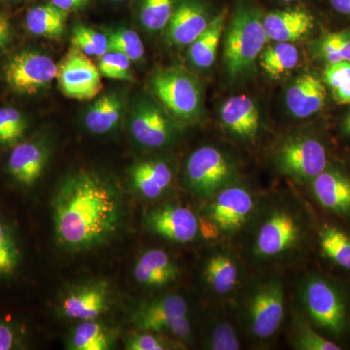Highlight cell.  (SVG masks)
I'll list each match as a JSON object with an SVG mask.
<instances>
[{
    "label": "cell",
    "instance_id": "9a60e30c",
    "mask_svg": "<svg viewBox=\"0 0 350 350\" xmlns=\"http://www.w3.org/2000/svg\"><path fill=\"white\" fill-rule=\"evenodd\" d=\"M254 207L252 195L241 186L219 191L206 209L209 221L224 234H234L246 222Z\"/></svg>",
    "mask_w": 350,
    "mask_h": 350
},
{
    "label": "cell",
    "instance_id": "5bb4252c",
    "mask_svg": "<svg viewBox=\"0 0 350 350\" xmlns=\"http://www.w3.org/2000/svg\"><path fill=\"white\" fill-rule=\"evenodd\" d=\"M248 321L253 335L261 340L273 337L284 317L282 282L269 280L255 288L248 301Z\"/></svg>",
    "mask_w": 350,
    "mask_h": 350
},
{
    "label": "cell",
    "instance_id": "44dd1931",
    "mask_svg": "<svg viewBox=\"0 0 350 350\" xmlns=\"http://www.w3.org/2000/svg\"><path fill=\"white\" fill-rule=\"evenodd\" d=\"M221 121L232 135L245 140H252L259 133L261 118L256 103L246 94L232 96L223 103Z\"/></svg>",
    "mask_w": 350,
    "mask_h": 350
},
{
    "label": "cell",
    "instance_id": "ffe728a7",
    "mask_svg": "<svg viewBox=\"0 0 350 350\" xmlns=\"http://www.w3.org/2000/svg\"><path fill=\"white\" fill-rule=\"evenodd\" d=\"M262 23L267 36L275 42L300 40L314 27V18L305 9L271 11L264 15Z\"/></svg>",
    "mask_w": 350,
    "mask_h": 350
},
{
    "label": "cell",
    "instance_id": "8d00e7d4",
    "mask_svg": "<svg viewBox=\"0 0 350 350\" xmlns=\"http://www.w3.org/2000/svg\"><path fill=\"white\" fill-rule=\"evenodd\" d=\"M319 49L327 64L350 62V29L327 34Z\"/></svg>",
    "mask_w": 350,
    "mask_h": 350
},
{
    "label": "cell",
    "instance_id": "d6986e66",
    "mask_svg": "<svg viewBox=\"0 0 350 350\" xmlns=\"http://www.w3.org/2000/svg\"><path fill=\"white\" fill-rule=\"evenodd\" d=\"M131 187L140 197L157 200L162 197L174 180L172 165L163 159L139 161L131 167Z\"/></svg>",
    "mask_w": 350,
    "mask_h": 350
},
{
    "label": "cell",
    "instance_id": "7dc6e473",
    "mask_svg": "<svg viewBox=\"0 0 350 350\" xmlns=\"http://www.w3.org/2000/svg\"><path fill=\"white\" fill-rule=\"evenodd\" d=\"M344 131L347 135L350 137V110L349 114L345 117L344 122Z\"/></svg>",
    "mask_w": 350,
    "mask_h": 350
},
{
    "label": "cell",
    "instance_id": "d4e9b609",
    "mask_svg": "<svg viewBox=\"0 0 350 350\" xmlns=\"http://www.w3.org/2000/svg\"><path fill=\"white\" fill-rule=\"evenodd\" d=\"M314 197L333 213H350V180L337 170H324L312 179Z\"/></svg>",
    "mask_w": 350,
    "mask_h": 350
},
{
    "label": "cell",
    "instance_id": "bcb514c9",
    "mask_svg": "<svg viewBox=\"0 0 350 350\" xmlns=\"http://www.w3.org/2000/svg\"><path fill=\"white\" fill-rule=\"evenodd\" d=\"M332 8L342 15H350V0H330Z\"/></svg>",
    "mask_w": 350,
    "mask_h": 350
},
{
    "label": "cell",
    "instance_id": "60d3db41",
    "mask_svg": "<svg viewBox=\"0 0 350 350\" xmlns=\"http://www.w3.org/2000/svg\"><path fill=\"white\" fill-rule=\"evenodd\" d=\"M0 126L12 137L15 144L24 139L27 129V120L14 107L0 108Z\"/></svg>",
    "mask_w": 350,
    "mask_h": 350
},
{
    "label": "cell",
    "instance_id": "2e32d148",
    "mask_svg": "<svg viewBox=\"0 0 350 350\" xmlns=\"http://www.w3.org/2000/svg\"><path fill=\"white\" fill-rule=\"evenodd\" d=\"M144 224L152 234L178 243L194 241L199 232L196 214L178 204H163L151 209L146 214Z\"/></svg>",
    "mask_w": 350,
    "mask_h": 350
},
{
    "label": "cell",
    "instance_id": "7402d4cb",
    "mask_svg": "<svg viewBox=\"0 0 350 350\" xmlns=\"http://www.w3.org/2000/svg\"><path fill=\"white\" fill-rule=\"evenodd\" d=\"M325 100V86L319 78L310 73L297 77L285 94L288 109L301 119L308 118L321 110Z\"/></svg>",
    "mask_w": 350,
    "mask_h": 350
},
{
    "label": "cell",
    "instance_id": "c3c4849f",
    "mask_svg": "<svg viewBox=\"0 0 350 350\" xmlns=\"http://www.w3.org/2000/svg\"><path fill=\"white\" fill-rule=\"evenodd\" d=\"M282 1H284V2H292V1H295V0H282Z\"/></svg>",
    "mask_w": 350,
    "mask_h": 350
},
{
    "label": "cell",
    "instance_id": "e0dca14e",
    "mask_svg": "<svg viewBox=\"0 0 350 350\" xmlns=\"http://www.w3.org/2000/svg\"><path fill=\"white\" fill-rule=\"evenodd\" d=\"M213 17L202 0H177L167 27V41L177 47L191 45L206 31Z\"/></svg>",
    "mask_w": 350,
    "mask_h": 350
},
{
    "label": "cell",
    "instance_id": "1f68e13d",
    "mask_svg": "<svg viewBox=\"0 0 350 350\" xmlns=\"http://www.w3.org/2000/svg\"><path fill=\"white\" fill-rule=\"evenodd\" d=\"M177 0H142L139 20L142 27L149 32L167 29Z\"/></svg>",
    "mask_w": 350,
    "mask_h": 350
},
{
    "label": "cell",
    "instance_id": "7c38bea8",
    "mask_svg": "<svg viewBox=\"0 0 350 350\" xmlns=\"http://www.w3.org/2000/svg\"><path fill=\"white\" fill-rule=\"evenodd\" d=\"M275 160L283 174L299 181L312 180L327 167L323 144L310 137L287 139L276 153Z\"/></svg>",
    "mask_w": 350,
    "mask_h": 350
},
{
    "label": "cell",
    "instance_id": "9c48e42d",
    "mask_svg": "<svg viewBox=\"0 0 350 350\" xmlns=\"http://www.w3.org/2000/svg\"><path fill=\"white\" fill-rule=\"evenodd\" d=\"M234 175L231 161L213 146H202L189 156L184 170L186 187L200 197L217 194Z\"/></svg>",
    "mask_w": 350,
    "mask_h": 350
},
{
    "label": "cell",
    "instance_id": "836d02e7",
    "mask_svg": "<svg viewBox=\"0 0 350 350\" xmlns=\"http://www.w3.org/2000/svg\"><path fill=\"white\" fill-rule=\"evenodd\" d=\"M71 43L88 57H100L110 51L107 36L83 25L73 27Z\"/></svg>",
    "mask_w": 350,
    "mask_h": 350
},
{
    "label": "cell",
    "instance_id": "6da1fadb",
    "mask_svg": "<svg viewBox=\"0 0 350 350\" xmlns=\"http://www.w3.org/2000/svg\"><path fill=\"white\" fill-rule=\"evenodd\" d=\"M50 208L57 245L75 253L107 245L116 238L125 215L118 186L91 170L66 175L51 197Z\"/></svg>",
    "mask_w": 350,
    "mask_h": 350
},
{
    "label": "cell",
    "instance_id": "83f0119b",
    "mask_svg": "<svg viewBox=\"0 0 350 350\" xmlns=\"http://www.w3.org/2000/svg\"><path fill=\"white\" fill-rule=\"evenodd\" d=\"M33 345V329L27 317L17 310H0V350H27Z\"/></svg>",
    "mask_w": 350,
    "mask_h": 350
},
{
    "label": "cell",
    "instance_id": "7a4b0ae2",
    "mask_svg": "<svg viewBox=\"0 0 350 350\" xmlns=\"http://www.w3.org/2000/svg\"><path fill=\"white\" fill-rule=\"evenodd\" d=\"M262 21L264 15L258 7L239 0L226 32L223 53L228 75L234 81L252 73L269 40Z\"/></svg>",
    "mask_w": 350,
    "mask_h": 350
},
{
    "label": "cell",
    "instance_id": "ac0fdd59",
    "mask_svg": "<svg viewBox=\"0 0 350 350\" xmlns=\"http://www.w3.org/2000/svg\"><path fill=\"white\" fill-rule=\"evenodd\" d=\"M300 236V224L295 216L288 211H276L260 227L255 250L259 256H278L293 247Z\"/></svg>",
    "mask_w": 350,
    "mask_h": 350
},
{
    "label": "cell",
    "instance_id": "4fadbf2b",
    "mask_svg": "<svg viewBox=\"0 0 350 350\" xmlns=\"http://www.w3.org/2000/svg\"><path fill=\"white\" fill-rule=\"evenodd\" d=\"M304 304L313 321L335 335H340L347 326V308L342 296L330 282L313 278L306 283Z\"/></svg>",
    "mask_w": 350,
    "mask_h": 350
},
{
    "label": "cell",
    "instance_id": "ba28073f",
    "mask_svg": "<svg viewBox=\"0 0 350 350\" xmlns=\"http://www.w3.org/2000/svg\"><path fill=\"white\" fill-rule=\"evenodd\" d=\"M114 291L103 278L85 280L64 288L57 298L56 310L62 319H100L112 308Z\"/></svg>",
    "mask_w": 350,
    "mask_h": 350
},
{
    "label": "cell",
    "instance_id": "8992f818",
    "mask_svg": "<svg viewBox=\"0 0 350 350\" xmlns=\"http://www.w3.org/2000/svg\"><path fill=\"white\" fill-rule=\"evenodd\" d=\"M129 131L137 144L145 148H165L176 142V122L163 105L149 96H139L133 103L128 121Z\"/></svg>",
    "mask_w": 350,
    "mask_h": 350
},
{
    "label": "cell",
    "instance_id": "ee69618b",
    "mask_svg": "<svg viewBox=\"0 0 350 350\" xmlns=\"http://www.w3.org/2000/svg\"><path fill=\"white\" fill-rule=\"evenodd\" d=\"M333 98L338 105H349L350 103V80L342 86L332 90Z\"/></svg>",
    "mask_w": 350,
    "mask_h": 350
},
{
    "label": "cell",
    "instance_id": "484cf974",
    "mask_svg": "<svg viewBox=\"0 0 350 350\" xmlns=\"http://www.w3.org/2000/svg\"><path fill=\"white\" fill-rule=\"evenodd\" d=\"M228 11L216 14L206 31L189 45L188 57L193 66L200 69H208L215 63L219 44L225 31Z\"/></svg>",
    "mask_w": 350,
    "mask_h": 350
},
{
    "label": "cell",
    "instance_id": "b9f144b4",
    "mask_svg": "<svg viewBox=\"0 0 350 350\" xmlns=\"http://www.w3.org/2000/svg\"><path fill=\"white\" fill-rule=\"evenodd\" d=\"M324 82L332 90L342 86L350 80V62H337L327 64L324 70Z\"/></svg>",
    "mask_w": 350,
    "mask_h": 350
},
{
    "label": "cell",
    "instance_id": "f6af8a7d",
    "mask_svg": "<svg viewBox=\"0 0 350 350\" xmlns=\"http://www.w3.org/2000/svg\"><path fill=\"white\" fill-rule=\"evenodd\" d=\"M11 38V23L5 14L0 13V48L5 46Z\"/></svg>",
    "mask_w": 350,
    "mask_h": 350
},
{
    "label": "cell",
    "instance_id": "8fae6325",
    "mask_svg": "<svg viewBox=\"0 0 350 350\" xmlns=\"http://www.w3.org/2000/svg\"><path fill=\"white\" fill-rule=\"evenodd\" d=\"M56 79L62 93L75 100H93L103 87L98 66L75 47L57 64Z\"/></svg>",
    "mask_w": 350,
    "mask_h": 350
},
{
    "label": "cell",
    "instance_id": "4dcf8cb0",
    "mask_svg": "<svg viewBox=\"0 0 350 350\" xmlns=\"http://www.w3.org/2000/svg\"><path fill=\"white\" fill-rule=\"evenodd\" d=\"M260 66L271 78H278L296 68L299 51L290 42H276L262 49L259 56Z\"/></svg>",
    "mask_w": 350,
    "mask_h": 350
},
{
    "label": "cell",
    "instance_id": "5b68a950",
    "mask_svg": "<svg viewBox=\"0 0 350 350\" xmlns=\"http://www.w3.org/2000/svg\"><path fill=\"white\" fill-rule=\"evenodd\" d=\"M50 160V147L40 137L20 142L14 145L3 167L7 187L14 194L25 196L42 178Z\"/></svg>",
    "mask_w": 350,
    "mask_h": 350
},
{
    "label": "cell",
    "instance_id": "52a82bcc",
    "mask_svg": "<svg viewBox=\"0 0 350 350\" xmlns=\"http://www.w3.org/2000/svg\"><path fill=\"white\" fill-rule=\"evenodd\" d=\"M0 197V293L19 286L27 271V241L19 218Z\"/></svg>",
    "mask_w": 350,
    "mask_h": 350
},
{
    "label": "cell",
    "instance_id": "30bf717a",
    "mask_svg": "<svg viewBox=\"0 0 350 350\" xmlns=\"http://www.w3.org/2000/svg\"><path fill=\"white\" fill-rule=\"evenodd\" d=\"M57 64L47 55L25 50L14 55L3 69L4 81L12 91L34 96L46 91L56 79Z\"/></svg>",
    "mask_w": 350,
    "mask_h": 350
},
{
    "label": "cell",
    "instance_id": "d590c367",
    "mask_svg": "<svg viewBox=\"0 0 350 350\" xmlns=\"http://www.w3.org/2000/svg\"><path fill=\"white\" fill-rule=\"evenodd\" d=\"M131 59L126 55L115 51H108L100 57L98 68L100 75L108 79L119 81H135V75L131 68Z\"/></svg>",
    "mask_w": 350,
    "mask_h": 350
},
{
    "label": "cell",
    "instance_id": "f35d334b",
    "mask_svg": "<svg viewBox=\"0 0 350 350\" xmlns=\"http://www.w3.org/2000/svg\"><path fill=\"white\" fill-rule=\"evenodd\" d=\"M294 347L301 350H340L338 345L334 344L313 331L306 323H301L294 337Z\"/></svg>",
    "mask_w": 350,
    "mask_h": 350
},
{
    "label": "cell",
    "instance_id": "cb8c5ba5",
    "mask_svg": "<svg viewBox=\"0 0 350 350\" xmlns=\"http://www.w3.org/2000/svg\"><path fill=\"white\" fill-rule=\"evenodd\" d=\"M119 330L98 319L78 321L69 330L66 347L69 350H111L118 342Z\"/></svg>",
    "mask_w": 350,
    "mask_h": 350
},
{
    "label": "cell",
    "instance_id": "603a6c76",
    "mask_svg": "<svg viewBox=\"0 0 350 350\" xmlns=\"http://www.w3.org/2000/svg\"><path fill=\"white\" fill-rule=\"evenodd\" d=\"M178 276L176 262L165 250L159 248L145 250L133 266V278L138 284L145 287H163Z\"/></svg>",
    "mask_w": 350,
    "mask_h": 350
},
{
    "label": "cell",
    "instance_id": "3957f363",
    "mask_svg": "<svg viewBox=\"0 0 350 350\" xmlns=\"http://www.w3.org/2000/svg\"><path fill=\"white\" fill-rule=\"evenodd\" d=\"M151 91L175 120L191 123L200 118L204 108L197 78L181 68L156 71L149 80Z\"/></svg>",
    "mask_w": 350,
    "mask_h": 350
},
{
    "label": "cell",
    "instance_id": "277c9868",
    "mask_svg": "<svg viewBox=\"0 0 350 350\" xmlns=\"http://www.w3.org/2000/svg\"><path fill=\"white\" fill-rule=\"evenodd\" d=\"M187 301L177 294L165 295L139 306L131 315V324L137 331L170 335L189 340L192 334Z\"/></svg>",
    "mask_w": 350,
    "mask_h": 350
},
{
    "label": "cell",
    "instance_id": "f546056e",
    "mask_svg": "<svg viewBox=\"0 0 350 350\" xmlns=\"http://www.w3.org/2000/svg\"><path fill=\"white\" fill-rule=\"evenodd\" d=\"M204 278L215 293L228 294L238 284L239 268L231 256L217 253L207 260Z\"/></svg>",
    "mask_w": 350,
    "mask_h": 350
},
{
    "label": "cell",
    "instance_id": "d6a6232c",
    "mask_svg": "<svg viewBox=\"0 0 350 350\" xmlns=\"http://www.w3.org/2000/svg\"><path fill=\"white\" fill-rule=\"evenodd\" d=\"M320 246L327 257L350 271V238L335 227H326L320 234Z\"/></svg>",
    "mask_w": 350,
    "mask_h": 350
},
{
    "label": "cell",
    "instance_id": "e575fe53",
    "mask_svg": "<svg viewBox=\"0 0 350 350\" xmlns=\"http://www.w3.org/2000/svg\"><path fill=\"white\" fill-rule=\"evenodd\" d=\"M110 51L126 55L131 62L144 59V45L137 31L126 27H119L107 34Z\"/></svg>",
    "mask_w": 350,
    "mask_h": 350
},
{
    "label": "cell",
    "instance_id": "4316f807",
    "mask_svg": "<svg viewBox=\"0 0 350 350\" xmlns=\"http://www.w3.org/2000/svg\"><path fill=\"white\" fill-rule=\"evenodd\" d=\"M123 112V100L116 92L103 94L85 115V126L94 135H107L116 130Z\"/></svg>",
    "mask_w": 350,
    "mask_h": 350
},
{
    "label": "cell",
    "instance_id": "f1b7e54d",
    "mask_svg": "<svg viewBox=\"0 0 350 350\" xmlns=\"http://www.w3.org/2000/svg\"><path fill=\"white\" fill-rule=\"evenodd\" d=\"M68 12L52 3L33 7L25 16V25L31 33L41 38L59 39L66 31Z\"/></svg>",
    "mask_w": 350,
    "mask_h": 350
},
{
    "label": "cell",
    "instance_id": "681fc988",
    "mask_svg": "<svg viewBox=\"0 0 350 350\" xmlns=\"http://www.w3.org/2000/svg\"><path fill=\"white\" fill-rule=\"evenodd\" d=\"M112 1H125V0H112Z\"/></svg>",
    "mask_w": 350,
    "mask_h": 350
},
{
    "label": "cell",
    "instance_id": "74e56055",
    "mask_svg": "<svg viewBox=\"0 0 350 350\" xmlns=\"http://www.w3.org/2000/svg\"><path fill=\"white\" fill-rule=\"evenodd\" d=\"M206 347L211 350H238L241 349V342L230 322L217 320L207 333Z\"/></svg>",
    "mask_w": 350,
    "mask_h": 350
},
{
    "label": "cell",
    "instance_id": "ab89813d",
    "mask_svg": "<svg viewBox=\"0 0 350 350\" xmlns=\"http://www.w3.org/2000/svg\"><path fill=\"white\" fill-rule=\"evenodd\" d=\"M125 349L128 350H165L172 349V344H170L160 334L138 331L126 336Z\"/></svg>",
    "mask_w": 350,
    "mask_h": 350
},
{
    "label": "cell",
    "instance_id": "7bdbcfd3",
    "mask_svg": "<svg viewBox=\"0 0 350 350\" xmlns=\"http://www.w3.org/2000/svg\"><path fill=\"white\" fill-rule=\"evenodd\" d=\"M53 5L68 12V11L78 10L86 5L89 0H50Z\"/></svg>",
    "mask_w": 350,
    "mask_h": 350
},
{
    "label": "cell",
    "instance_id": "f907efd6",
    "mask_svg": "<svg viewBox=\"0 0 350 350\" xmlns=\"http://www.w3.org/2000/svg\"><path fill=\"white\" fill-rule=\"evenodd\" d=\"M4 1H13V0H4Z\"/></svg>",
    "mask_w": 350,
    "mask_h": 350
}]
</instances>
